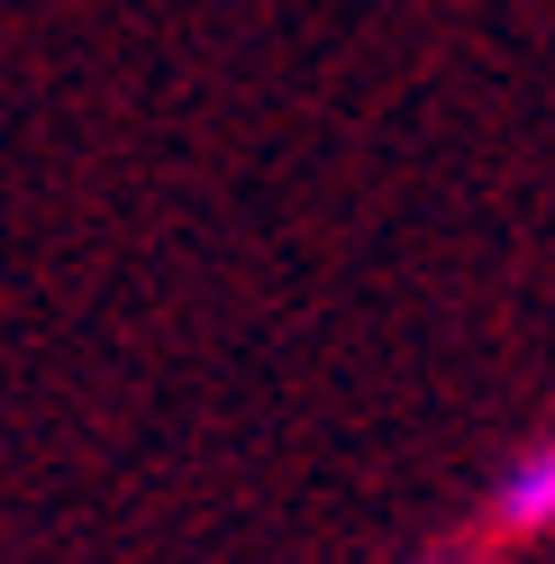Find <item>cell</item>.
<instances>
[{
  "mask_svg": "<svg viewBox=\"0 0 555 564\" xmlns=\"http://www.w3.org/2000/svg\"><path fill=\"white\" fill-rule=\"evenodd\" d=\"M501 519H510V528H546V519H555V446L529 455V465L501 482Z\"/></svg>",
  "mask_w": 555,
  "mask_h": 564,
  "instance_id": "6da1fadb",
  "label": "cell"
}]
</instances>
